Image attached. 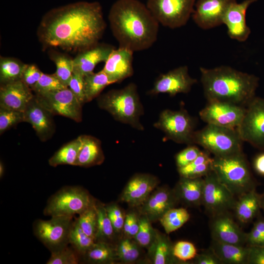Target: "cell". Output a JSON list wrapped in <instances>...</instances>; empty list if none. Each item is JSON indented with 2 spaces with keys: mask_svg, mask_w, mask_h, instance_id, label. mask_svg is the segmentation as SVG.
Returning a JSON list of instances; mask_svg holds the SVG:
<instances>
[{
  "mask_svg": "<svg viewBox=\"0 0 264 264\" xmlns=\"http://www.w3.org/2000/svg\"><path fill=\"white\" fill-rule=\"evenodd\" d=\"M159 182L155 176L148 174L133 176L128 182L120 200L132 207H138L148 198Z\"/></svg>",
  "mask_w": 264,
  "mask_h": 264,
  "instance_id": "cell-19",
  "label": "cell"
},
{
  "mask_svg": "<svg viewBox=\"0 0 264 264\" xmlns=\"http://www.w3.org/2000/svg\"><path fill=\"white\" fill-rule=\"evenodd\" d=\"M250 231L246 234L247 246H264V217L260 214Z\"/></svg>",
  "mask_w": 264,
  "mask_h": 264,
  "instance_id": "cell-45",
  "label": "cell"
},
{
  "mask_svg": "<svg viewBox=\"0 0 264 264\" xmlns=\"http://www.w3.org/2000/svg\"><path fill=\"white\" fill-rule=\"evenodd\" d=\"M132 239L127 237L122 239L115 249L117 258L123 262L132 263L140 256V246Z\"/></svg>",
  "mask_w": 264,
  "mask_h": 264,
  "instance_id": "cell-39",
  "label": "cell"
},
{
  "mask_svg": "<svg viewBox=\"0 0 264 264\" xmlns=\"http://www.w3.org/2000/svg\"><path fill=\"white\" fill-rule=\"evenodd\" d=\"M212 170L236 197L255 189L256 181L242 152L225 156H214Z\"/></svg>",
  "mask_w": 264,
  "mask_h": 264,
  "instance_id": "cell-5",
  "label": "cell"
},
{
  "mask_svg": "<svg viewBox=\"0 0 264 264\" xmlns=\"http://www.w3.org/2000/svg\"><path fill=\"white\" fill-rule=\"evenodd\" d=\"M82 137V145L74 166L89 167L101 164L104 160V155L100 140L90 135Z\"/></svg>",
  "mask_w": 264,
  "mask_h": 264,
  "instance_id": "cell-28",
  "label": "cell"
},
{
  "mask_svg": "<svg viewBox=\"0 0 264 264\" xmlns=\"http://www.w3.org/2000/svg\"><path fill=\"white\" fill-rule=\"evenodd\" d=\"M43 73V72L35 65L27 64L23 72L21 80L32 90Z\"/></svg>",
  "mask_w": 264,
  "mask_h": 264,
  "instance_id": "cell-50",
  "label": "cell"
},
{
  "mask_svg": "<svg viewBox=\"0 0 264 264\" xmlns=\"http://www.w3.org/2000/svg\"><path fill=\"white\" fill-rule=\"evenodd\" d=\"M97 226L95 242H105L111 244L115 235V231L107 215L105 205L96 201Z\"/></svg>",
  "mask_w": 264,
  "mask_h": 264,
  "instance_id": "cell-37",
  "label": "cell"
},
{
  "mask_svg": "<svg viewBox=\"0 0 264 264\" xmlns=\"http://www.w3.org/2000/svg\"><path fill=\"white\" fill-rule=\"evenodd\" d=\"M96 242L95 240L87 235L80 228L76 219L71 224L69 235V244L82 257Z\"/></svg>",
  "mask_w": 264,
  "mask_h": 264,
  "instance_id": "cell-36",
  "label": "cell"
},
{
  "mask_svg": "<svg viewBox=\"0 0 264 264\" xmlns=\"http://www.w3.org/2000/svg\"><path fill=\"white\" fill-rule=\"evenodd\" d=\"M139 226V217L134 212H130L125 216L123 231L127 237L133 238Z\"/></svg>",
  "mask_w": 264,
  "mask_h": 264,
  "instance_id": "cell-51",
  "label": "cell"
},
{
  "mask_svg": "<svg viewBox=\"0 0 264 264\" xmlns=\"http://www.w3.org/2000/svg\"><path fill=\"white\" fill-rule=\"evenodd\" d=\"M24 113V122L29 123L42 141L50 139L55 132L52 114L37 99L35 94Z\"/></svg>",
  "mask_w": 264,
  "mask_h": 264,
  "instance_id": "cell-21",
  "label": "cell"
},
{
  "mask_svg": "<svg viewBox=\"0 0 264 264\" xmlns=\"http://www.w3.org/2000/svg\"><path fill=\"white\" fill-rule=\"evenodd\" d=\"M236 0H198L192 15L195 23L200 28L209 29L223 24L224 15Z\"/></svg>",
  "mask_w": 264,
  "mask_h": 264,
  "instance_id": "cell-16",
  "label": "cell"
},
{
  "mask_svg": "<svg viewBox=\"0 0 264 264\" xmlns=\"http://www.w3.org/2000/svg\"><path fill=\"white\" fill-rule=\"evenodd\" d=\"M249 248L248 264H264V246Z\"/></svg>",
  "mask_w": 264,
  "mask_h": 264,
  "instance_id": "cell-53",
  "label": "cell"
},
{
  "mask_svg": "<svg viewBox=\"0 0 264 264\" xmlns=\"http://www.w3.org/2000/svg\"><path fill=\"white\" fill-rule=\"evenodd\" d=\"M173 252L174 257L182 262L193 260L198 254L194 244L184 241L176 242L173 246Z\"/></svg>",
  "mask_w": 264,
  "mask_h": 264,
  "instance_id": "cell-46",
  "label": "cell"
},
{
  "mask_svg": "<svg viewBox=\"0 0 264 264\" xmlns=\"http://www.w3.org/2000/svg\"><path fill=\"white\" fill-rule=\"evenodd\" d=\"M258 0H244L232 3L227 9L223 20L229 37L239 42H244L251 31L246 22V13L248 7Z\"/></svg>",
  "mask_w": 264,
  "mask_h": 264,
  "instance_id": "cell-20",
  "label": "cell"
},
{
  "mask_svg": "<svg viewBox=\"0 0 264 264\" xmlns=\"http://www.w3.org/2000/svg\"><path fill=\"white\" fill-rule=\"evenodd\" d=\"M190 218L188 211L184 208H173L166 212L159 221L166 234H169L182 227Z\"/></svg>",
  "mask_w": 264,
  "mask_h": 264,
  "instance_id": "cell-38",
  "label": "cell"
},
{
  "mask_svg": "<svg viewBox=\"0 0 264 264\" xmlns=\"http://www.w3.org/2000/svg\"><path fill=\"white\" fill-rule=\"evenodd\" d=\"M193 262L196 264H222L210 248L208 250L197 254L193 259Z\"/></svg>",
  "mask_w": 264,
  "mask_h": 264,
  "instance_id": "cell-52",
  "label": "cell"
},
{
  "mask_svg": "<svg viewBox=\"0 0 264 264\" xmlns=\"http://www.w3.org/2000/svg\"><path fill=\"white\" fill-rule=\"evenodd\" d=\"M26 65L15 58L0 56V85L21 80Z\"/></svg>",
  "mask_w": 264,
  "mask_h": 264,
  "instance_id": "cell-32",
  "label": "cell"
},
{
  "mask_svg": "<svg viewBox=\"0 0 264 264\" xmlns=\"http://www.w3.org/2000/svg\"><path fill=\"white\" fill-rule=\"evenodd\" d=\"M97 103L116 120L138 130H144L140 122L143 108L135 84L131 83L122 88L111 89L99 96Z\"/></svg>",
  "mask_w": 264,
  "mask_h": 264,
  "instance_id": "cell-4",
  "label": "cell"
},
{
  "mask_svg": "<svg viewBox=\"0 0 264 264\" xmlns=\"http://www.w3.org/2000/svg\"><path fill=\"white\" fill-rule=\"evenodd\" d=\"M154 127L162 131L169 139L179 144H192L195 122L184 110H165L160 114Z\"/></svg>",
  "mask_w": 264,
  "mask_h": 264,
  "instance_id": "cell-10",
  "label": "cell"
},
{
  "mask_svg": "<svg viewBox=\"0 0 264 264\" xmlns=\"http://www.w3.org/2000/svg\"><path fill=\"white\" fill-rule=\"evenodd\" d=\"M140 215L139 229L133 239L140 247L149 249L154 240L156 230L153 227L152 222L147 217Z\"/></svg>",
  "mask_w": 264,
  "mask_h": 264,
  "instance_id": "cell-40",
  "label": "cell"
},
{
  "mask_svg": "<svg viewBox=\"0 0 264 264\" xmlns=\"http://www.w3.org/2000/svg\"><path fill=\"white\" fill-rule=\"evenodd\" d=\"M261 209L260 195L255 189L239 197L233 210L237 220L246 224L259 215Z\"/></svg>",
  "mask_w": 264,
  "mask_h": 264,
  "instance_id": "cell-26",
  "label": "cell"
},
{
  "mask_svg": "<svg viewBox=\"0 0 264 264\" xmlns=\"http://www.w3.org/2000/svg\"><path fill=\"white\" fill-rule=\"evenodd\" d=\"M108 19L119 47L139 51L156 42L159 22L147 6L138 0H117L111 6Z\"/></svg>",
  "mask_w": 264,
  "mask_h": 264,
  "instance_id": "cell-2",
  "label": "cell"
},
{
  "mask_svg": "<svg viewBox=\"0 0 264 264\" xmlns=\"http://www.w3.org/2000/svg\"><path fill=\"white\" fill-rule=\"evenodd\" d=\"M68 87L82 105L86 103L84 76L73 71Z\"/></svg>",
  "mask_w": 264,
  "mask_h": 264,
  "instance_id": "cell-48",
  "label": "cell"
},
{
  "mask_svg": "<svg viewBox=\"0 0 264 264\" xmlns=\"http://www.w3.org/2000/svg\"><path fill=\"white\" fill-rule=\"evenodd\" d=\"M173 246L166 235L156 230L154 240L148 249L153 264H167L176 262L177 260L173 255Z\"/></svg>",
  "mask_w": 264,
  "mask_h": 264,
  "instance_id": "cell-29",
  "label": "cell"
},
{
  "mask_svg": "<svg viewBox=\"0 0 264 264\" xmlns=\"http://www.w3.org/2000/svg\"><path fill=\"white\" fill-rule=\"evenodd\" d=\"M96 202L85 189L77 186H65L48 199L43 213L50 217H74L80 215Z\"/></svg>",
  "mask_w": 264,
  "mask_h": 264,
  "instance_id": "cell-7",
  "label": "cell"
},
{
  "mask_svg": "<svg viewBox=\"0 0 264 264\" xmlns=\"http://www.w3.org/2000/svg\"><path fill=\"white\" fill-rule=\"evenodd\" d=\"M117 258L116 250L111 244L96 242L81 258L84 261L91 264H110Z\"/></svg>",
  "mask_w": 264,
  "mask_h": 264,
  "instance_id": "cell-34",
  "label": "cell"
},
{
  "mask_svg": "<svg viewBox=\"0 0 264 264\" xmlns=\"http://www.w3.org/2000/svg\"><path fill=\"white\" fill-rule=\"evenodd\" d=\"M113 83L103 70L97 73L93 72L84 76L86 102H90L99 96L107 86Z\"/></svg>",
  "mask_w": 264,
  "mask_h": 264,
  "instance_id": "cell-33",
  "label": "cell"
},
{
  "mask_svg": "<svg viewBox=\"0 0 264 264\" xmlns=\"http://www.w3.org/2000/svg\"><path fill=\"white\" fill-rule=\"evenodd\" d=\"M237 129L243 141L264 150V98L255 96L251 100Z\"/></svg>",
  "mask_w": 264,
  "mask_h": 264,
  "instance_id": "cell-12",
  "label": "cell"
},
{
  "mask_svg": "<svg viewBox=\"0 0 264 264\" xmlns=\"http://www.w3.org/2000/svg\"><path fill=\"white\" fill-rule=\"evenodd\" d=\"M197 82V80L189 74L188 66H180L160 75L149 94L167 93L174 96L178 93H187Z\"/></svg>",
  "mask_w": 264,
  "mask_h": 264,
  "instance_id": "cell-15",
  "label": "cell"
},
{
  "mask_svg": "<svg viewBox=\"0 0 264 264\" xmlns=\"http://www.w3.org/2000/svg\"><path fill=\"white\" fill-rule=\"evenodd\" d=\"M23 121V112L0 107V134Z\"/></svg>",
  "mask_w": 264,
  "mask_h": 264,
  "instance_id": "cell-44",
  "label": "cell"
},
{
  "mask_svg": "<svg viewBox=\"0 0 264 264\" xmlns=\"http://www.w3.org/2000/svg\"><path fill=\"white\" fill-rule=\"evenodd\" d=\"M204 178L180 176L174 189L178 202L185 205L195 207L202 204Z\"/></svg>",
  "mask_w": 264,
  "mask_h": 264,
  "instance_id": "cell-25",
  "label": "cell"
},
{
  "mask_svg": "<svg viewBox=\"0 0 264 264\" xmlns=\"http://www.w3.org/2000/svg\"><path fill=\"white\" fill-rule=\"evenodd\" d=\"M178 202L174 189L162 187L154 189L138 207L140 214L154 222L159 220L166 212L174 208Z\"/></svg>",
  "mask_w": 264,
  "mask_h": 264,
  "instance_id": "cell-17",
  "label": "cell"
},
{
  "mask_svg": "<svg viewBox=\"0 0 264 264\" xmlns=\"http://www.w3.org/2000/svg\"><path fill=\"white\" fill-rule=\"evenodd\" d=\"M33 92L22 80L0 85V107L23 112L34 96Z\"/></svg>",
  "mask_w": 264,
  "mask_h": 264,
  "instance_id": "cell-23",
  "label": "cell"
},
{
  "mask_svg": "<svg viewBox=\"0 0 264 264\" xmlns=\"http://www.w3.org/2000/svg\"><path fill=\"white\" fill-rule=\"evenodd\" d=\"M212 240L226 243L246 246V234L229 215L228 212L212 217L210 223Z\"/></svg>",
  "mask_w": 264,
  "mask_h": 264,
  "instance_id": "cell-18",
  "label": "cell"
},
{
  "mask_svg": "<svg viewBox=\"0 0 264 264\" xmlns=\"http://www.w3.org/2000/svg\"><path fill=\"white\" fill-rule=\"evenodd\" d=\"M82 145L80 135L58 150L48 160L49 164L54 167L60 165L74 166Z\"/></svg>",
  "mask_w": 264,
  "mask_h": 264,
  "instance_id": "cell-31",
  "label": "cell"
},
{
  "mask_svg": "<svg viewBox=\"0 0 264 264\" xmlns=\"http://www.w3.org/2000/svg\"><path fill=\"white\" fill-rule=\"evenodd\" d=\"M107 215L112 223L115 233L123 230L125 216L119 206L116 203L105 205Z\"/></svg>",
  "mask_w": 264,
  "mask_h": 264,
  "instance_id": "cell-47",
  "label": "cell"
},
{
  "mask_svg": "<svg viewBox=\"0 0 264 264\" xmlns=\"http://www.w3.org/2000/svg\"><path fill=\"white\" fill-rule=\"evenodd\" d=\"M204 181L202 205L211 217L233 210L236 197L213 170L204 176Z\"/></svg>",
  "mask_w": 264,
  "mask_h": 264,
  "instance_id": "cell-11",
  "label": "cell"
},
{
  "mask_svg": "<svg viewBox=\"0 0 264 264\" xmlns=\"http://www.w3.org/2000/svg\"><path fill=\"white\" fill-rule=\"evenodd\" d=\"M49 56L56 65L55 75L65 86L68 87L73 71V59L64 53L52 49L49 52Z\"/></svg>",
  "mask_w": 264,
  "mask_h": 264,
  "instance_id": "cell-35",
  "label": "cell"
},
{
  "mask_svg": "<svg viewBox=\"0 0 264 264\" xmlns=\"http://www.w3.org/2000/svg\"><path fill=\"white\" fill-rule=\"evenodd\" d=\"M242 140L237 128L207 124L195 131L192 144H197L214 156H225L242 152Z\"/></svg>",
  "mask_w": 264,
  "mask_h": 264,
  "instance_id": "cell-6",
  "label": "cell"
},
{
  "mask_svg": "<svg viewBox=\"0 0 264 264\" xmlns=\"http://www.w3.org/2000/svg\"><path fill=\"white\" fill-rule=\"evenodd\" d=\"M255 169L258 173L264 176V153L258 155L254 162Z\"/></svg>",
  "mask_w": 264,
  "mask_h": 264,
  "instance_id": "cell-54",
  "label": "cell"
},
{
  "mask_svg": "<svg viewBox=\"0 0 264 264\" xmlns=\"http://www.w3.org/2000/svg\"><path fill=\"white\" fill-rule=\"evenodd\" d=\"M213 157L210 153L204 150L201 151L198 156L189 165L178 168L180 176L198 178L205 176L212 171Z\"/></svg>",
  "mask_w": 264,
  "mask_h": 264,
  "instance_id": "cell-30",
  "label": "cell"
},
{
  "mask_svg": "<svg viewBox=\"0 0 264 264\" xmlns=\"http://www.w3.org/2000/svg\"><path fill=\"white\" fill-rule=\"evenodd\" d=\"M66 87H67L65 86L54 73L47 74L43 73L32 90L35 94H43L61 89Z\"/></svg>",
  "mask_w": 264,
  "mask_h": 264,
  "instance_id": "cell-42",
  "label": "cell"
},
{
  "mask_svg": "<svg viewBox=\"0 0 264 264\" xmlns=\"http://www.w3.org/2000/svg\"><path fill=\"white\" fill-rule=\"evenodd\" d=\"M114 49L111 44L98 43L79 52L73 60V71L83 76L93 72L96 65L101 62H105Z\"/></svg>",
  "mask_w": 264,
  "mask_h": 264,
  "instance_id": "cell-24",
  "label": "cell"
},
{
  "mask_svg": "<svg viewBox=\"0 0 264 264\" xmlns=\"http://www.w3.org/2000/svg\"><path fill=\"white\" fill-rule=\"evenodd\" d=\"M73 217H51L49 220H36L33 231L36 238L50 251H59L69 244V235Z\"/></svg>",
  "mask_w": 264,
  "mask_h": 264,
  "instance_id": "cell-8",
  "label": "cell"
},
{
  "mask_svg": "<svg viewBox=\"0 0 264 264\" xmlns=\"http://www.w3.org/2000/svg\"><path fill=\"white\" fill-rule=\"evenodd\" d=\"M38 101L53 115H60L77 122L82 120V106L68 87L43 94H34Z\"/></svg>",
  "mask_w": 264,
  "mask_h": 264,
  "instance_id": "cell-13",
  "label": "cell"
},
{
  "mask_svg": "<svg viewBox=\"0 0 264 264\" xmlns=\"http://www.w3.org/2000/svg\"><path fill=\"white\" fill-rule=\"evenodd\" d=\"M4 173V166L2 162H0V177L1 178Z\"/></svg>",
  "mask_w": 264,
  "mask_h": 264,
  "instance_id": "cell-55",
  "label": "cell"
},
{
  "mask_svg": "<svg viewBox=\"0 0 264 264\" xmlns=\"http://www.w3.org/2000/svg\"><path fill=\"white\" fill-rule=\"evenodd\" d=\"M201 151L197 147L191 145L179 152L176 156L177 168L185 167L193 162Z\"/></svg>",
  "mask_w": 264,
  "mask_h": 264,
  "instance_id": "cell-49",
  "label": "cell"
},
{
  "mask_svg": "<svg viewBox=\"0 0 264 264\" xmlns=\"http://www.w3.org/2000/svg\"><path fill=\"white\" fill-rule=\"evenodd\" d=\"M132 50L119 47L114 49L105 62L103 70L113 83H119L133 74Z\"/></svg>",
  "mask_w": 264,
  "mask_h": 264,
  "instance_id": "cell-22",
  "label": "cell"
},
{
  "mask_svg": "<svg viewBox=\"0 0 264 264\" xmlns=\"http://www.w3.org/2000/svg\"><path fill=\"white\" fill-rule=\"evenodd\" d=\"M106 27L99 2L79 1L46 13L37 36L44 49L58 47L79 53L98 44Z\"/></svg>",
  "mask_w": 264,
  "mask_h": 264,
  "instance_id": "cell-1",
  "label": "cell"
},
{
  "mask_svg": "<svg viewBox=\"0 0 264 264\" xmlns=\"http://www.w3.org/2000/svg\"><path fill=\"white\" fill-rule=\"evenodd\" d=\"M245 110L246 107L229 103L208 101L199 114L207 124L237 128L242 120Z\"/></svg>",
  "mask_w": 264,
  "mask_h": 264,
  "instance_id": "cell-14",
  "label": "cell"
},
{
  "mask_svg": "<svg viewBox=\"0 0 264 264\" xmlns=\"http://www.w3.org/2000/svg\"><path fill=\"white\" fill-rule=\"evenodd\" d=\"M260 203L261 208L263 209L264 213V193L262 195H260Z\"/></svg>",
  "mask_w": 264,
  "mask_h": 264,
  "instance_id": "cell-56",
  "label": "cell"
},
{
  "mask_svg": "<svg viewBox=\"0 0 264 264\" xmlns=\"http://www.w3.org/2000/svg\"><path fill=\"white\" fill-rule=\"evenodd\" d=\"M201 82L208 101H220L246 107L255 97L259 78L221 66L200 67Z\"/></svg>",
  "mask_w": 264,
  "mask_h": 264,
  "instance_id": "cell-3",
  "label": "cell"
},
{
  "mask_svg": "<svg viewBox=\"0 0 264 264\" xmlns=\"http://www.w3.org/2000/svg\"><path fill=\"white\" fill-rule=\"evenodd\" d=\"M222 264H248L249 248L212 240L210 247Z\"/></svg>",
  "mask_w": 264,
  "mask_h": 264,
  "instance_id": "cell-27",
  "label": "cell"
},
{
  "mask_svg": "<svg viewBox=\"0 0 264 264\" xmlns=\"http://www.w3.org/2000/svg\"><path fill=\"white\" fill-rule=\"evenodd\" d=\"M196 0H147L146 6L157 22L174 29L185 25L194 10Z\"/></svg>",
  "mask_w": 264,
  "mask_h": 264,
  "instance_id": "cell-9",
  "label": "cell"
},
{
  "mask_svg": "<svg viewBox=\"0 0 264 264\" xmlns=\"http://www.w3.org/2000/svg\"><path fill=\"white\" fill-rule=\"evenodd\" d=\"M96 203L79 215L78 217L75 219L82 230L87 235L94 239L95 241L97 226Z\"/></svg>",
  "mask_w": 264,
  "mask_h": 264,
  "instance_id": "cell-41",
  "label": "cell"
},
{
  "mask_svg": "<svg viewBox=\"0 0 264 264\" xmlns=\"http://www.w3.org/2000/svg\"><path fill=\"white\" fill-rule=\"evenodd\" d=\"M51 253V256L46 263V264H78L81 260L77 252L68 245Z\"/></svg>",
  "mask_w": 264,
  "mask_h": 264,
  "instance_id": "cell-43",
  "label": "cell"
}]
</instances>
